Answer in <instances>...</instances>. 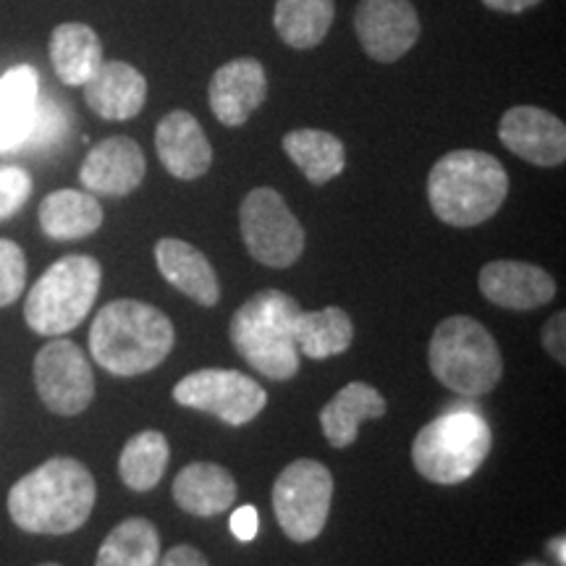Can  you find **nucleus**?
Segmentation results:
<instances>
[{
  "mask_svg": "<svg viewBox=\"0 0 566 566\" xmlns=\"http://www.w3.org/2000/svg\"><path fill=\"white\" fill-rule=\"evenodd\" d=\"M294 342L307 359H328L344 354L354 342L352 317L342 307H325L296 315Z\"/></svg>",
  "mask_w": 566,
  "mask_h": 566,
  "instance_id": "nucleus-26",
  "label": "nucleus"
},
{
  "mask_svg": "<svg viewBox=\"0 0 566 566\" xmlns=\"http://www.w3.org/2000/svg\"><path fill=\"white\" fill-rule=\"evenodd\" d=\"M478 286L495 307L535 310L556 296L554 275L533 263L520 260H493L478 275Z\"/></svg>",
  "mask_w": 566,
  "mask_h": 566,
  "instance_id": "nucleus-14",
  "label": "nucleus"
},
{
  "mask_svg": "<svg viewBox=\"0 0 566 566\" xmlns=\"http://www.w3.org/2000/svg\"><path fill=\"white\" fill-rule=\"evenodd\" d=\"M493 436L475 409H451L417 433L412 446L415 470L436 485L470 480L491 454Z\"/></svg>",
  "mask_w": 566,
  "mask_h": 566,
  "instance_id": "nucleus-6",
  "label": "nucleus"
},
{
  "mask_svg": "<svg viewBox=\"0 0 566 566\" xmlns=\"http://www.w3.org/2000/svg\"><path fill=\"white\" fill-rule=\"evenodd\" d=\"M212 116L223 126H242L260 108L268 95V76L263 63L237 59L226 63L210 80Z\"/></svg>",
  "mask_w": 566,
  "mask_h": 566,
  "instance_id": "nucleus-16",
  "label": "nucleus"
},
{
  "mask_svg": "<svg viewBox=\"0 0 566 566\" xmlns=\"http://www.w3.org/2000/svg\"><path fill=\"white\" fill-rule=\"evenodd\" d=\"M51 61L63 84L84 87L103 63L101 38L87 24L66 21L51 34Z\"/></svg>",
  "mask_w": 566,
  "mask_h": 566,
  "instance_id": "nucleus-22",
  "label": "nucleus"
},
{
  "mask_svg": "<svg viewBox=\"0 0 566 566\" xmlns=\"http://www.w3.org/2000/svg\"><path fill=\"white\" fill-rule=\"evenodd\" d=\"M258 530H260V520H258V512H254V506H242L231 514V533L233 537H239V541H254Z\"/></svg>",
  "mask_w": 566,
  "mask_h": 566,
  "instance_id": "nucleus-34",
  "label": "nucleus"
},
{
  "mask_svg": "<svg viewBox=\"0 0 566 566\" xmlns=\"http://www.w3.org/2000/svg\"><path fill=\"white\" fill-rule=\"evenodd\" d=\"M247 250L260 265L292 268L304 252V229L271 187H258L239 208Z\"/></svg>",
  "mask_w": 566,
  "mask_h": 566,
  "instance_id": "nucleus-9",
  "label": "nucleus"
},
{
  "mask_svg": "<svg viewBox=\"0 0 566 566\" xmlns=\"http://www.w3.org/2000/svg\"><path fill=\"white\" fill-rule=\"evenodd\" d=\"M509 195V174L499 158L483 150L443 155L428 174L430 208L443 223L472 229L501 210Z\"/></svg>",
  "mask_w": 566,
  "mask_h": 566,
  "instance_id": "nucleus-3",
  "label": "nucleus"
},
{
  "mask_svg": "<svg viewBox=\"0 0 566 566\" xmlns=\"http://www.w3.org/2000/svg\"><path fill=\"white\" fill-rule=\"evenodd\" d=\"M491 11H501V13H522L533 6L541 3V0H483Z\"/></svg>",
  "mask_w": 566,
  "mask_h": 566,
  "instance_id": "nucleus-36",
  "label": "nucleus"
},
{
  "mask_svg": "<svg viewBox=\"0 0 566 566\" xmlns=\"http://www.w3.org/2000/svg\"><path fill=\"white\" fill-rule=\"evenodd\" d=\"M428 365L438 384L467 399L491 394L504 375L499 344L491 331L467 315L438 323L428 346Z\"/></svg>",
  "mask_w": 566,
  "mask_h": 566,
  "instance_id": "nucleus-5",
  "label": "nucleus"
},
{
  "mask_svg": "<svg viewBox=\"0 0 566 566\" xmlns=\"http://www.w3.org/2000/svg\"><path fill=\"white\" fill-rule=\"evenodd\" d=\"M101 263L90 254H66L27 294V325L40 336H63L82 325L101 292Z\"/></svg>",
  "mask_w": 566,
  "mask_h": 566,
  "instance_id": "nucleus-7",
  "label": "nucleus"
},
{
  "mask_svg": "<svg viewBox=\"0 0 566 566\" xmlns=\"http://www.w3.org/2000/svg\"><path fill=\"white\" fill-rule=\"evenodd\" d=\"M147 163L142 147L129 137L103 139L82 163L80 179L90 195L126 197L145 179Z\"/></svg>",
  "mask_w": 566,
  "mask_h": 566,
  "instance_id": "nucleus-15",
  "label": "nucleus"
},
{
  "mask_svg": "<svg viewBox=\"0 0 566 566\" xmlns=\"http://www.w3.org/2000/svg\"><path fill=\"white\" fill-rule=\"evenodd\" d=\"M499 137L504 147L533 166L554 168L566 160L564 122L535 105L509 108L499 124Z\"/></svg>",
  "mask_w": 566,
  "mask_h": 566,
  "instance_id": "nucleus-13",
  "label": "nucleus"
},
{
  "mask_svg": "<svg viewBox=\"0 0 566 566\" xmlns=\"http://www.w3.org/2000/svg\"><path fill=\"white\" fill-rule=\"evenodd\" d=\"M40 566H61V564H40Z\"/></svg>",
  "mask_w": 566,
  "mask_h": 566,
  "instance_id": "nucleus-38",
  "label": "nucleus"
},
{
  "mask_svg": "<svg viewBox=\"0 0 566 566\" xmlns=\"http://www.w3.org/2000/svg\"><path fill=\"white\" fill-rule=\"evenodd\" d=\"M527 566H541V564H527Z\"/></svg>",
  "mask_w": 566,
  "mask_h": 566,
  "instance_id": "nucleus-39",
  "label": "nucleus"
},
{
  "mask_svg": "<svg viewBox=\"0 0 566 566\" xmlns=\"http://www.w3.org/2000/svg\"><path fill=\"white\" fill-rule=\"evenodd\" d=\"M334 0H279L273 24L279 38L296 51L321 45L334 24Z\"/></svg>",
  "mask_w": 566,
  "mask_h": 566,
  "instance_id": "nucleus-27",
  "label": "nucleus"
},
{
  "mask_svg": "<svg viewBox=\"0 0 566 566\" xmlns=\"http://www.w3.org/2000/svg\"><path fill=\"white\" fill-rule=\"evenodd\" d=\"M334 499V475L315 459H296L275 478L273 512L283 535L294 543H310L325 530Z\"/></svg>",
  "mask_w": 566,
  "mask_h": 566,
  "instance_id": "nucleus-8",
  "label": "nucleus"
},
{
  "mask_svg": "<svg viewBox=\"0 0 566 566\" xmlns=\"http://www.w3.org/2000/svg\"><path fill=\"white\" fill-rule=\"evenodd\" d=\"M155 265L163 273V279L195 300L202 307H216L221 300V286H218L216 268L210 260L181 239H160L155 244Z\"/></svg>",
  "mask_w": 566,
  "mask_h": 566,
  "instance_id": "nucleus-19",
  "label": "nucleus"
},
{
  "mask_svg": "<svg viewBox=\"0 0 566 566\" xmlns=\"http://www.w3.org/2000/svg\"><path fill=\"white\" fill-rule=\"evenodd\" d=\"M283 153L315 187L334 181L346 166L344 142L323 129H294L283 137Z\"/></svg>",
  "mask_w": 566,
  "mask_h": 566,
  "instance_id": "nucleus-25",
  "label": "nucleus"
},
{
  "mask_svg": "<svg viewBox=\"0 0 566 566\" xmlns=\"http://www.w3.org/2000/svg\"><path fill=\"white\" fill-rule=\"evenodd\" d=\"M168 459H171L168 438L158 430H142L126 441L122 457H118V475L126 488L147 493L166 475Z\"/></svg>",
  "mask_w": 566,
  "mask_h": 566,
  "instance_id": "nucleus-29",
  "label": "nucleus"
},
{
  "mask_svg": "<svg viewBox=\"0 0 566 566\" xmlns=\"http://www.w3.org/2000/svg\"><path fill=\"white\" fill-rule=\"evenodd\" d=\"M566 315L564 313H556L551 321L543 325V346H546V352L551 357L556 359L558 365H566Z\"/></svg>",
  "mask_w": 566,
  "mask_h": 566,
  "instance_id": "nucleus-33",
  "label": "nucleus"
},
{
  "mask_svg": "<svg viewBox=\"0 0 566 566\" xmlns=\"http://www.w3.org/2000/svg\"><path fill=\"white\" fill-rule=\"evenodd\" d=\"M32 195V176L19 166H0V221L17 216Z\"/></svg>",
  "mask_w": 566,
  "mask_h": 566,
  "instance_id": "nucleus-32",
  "label": "nucleus"
},
{
  "mask_svg": "<svg viewBox=\"0 0 566 566\" xmlns=\"http://www.w3.org/2000/svg\"><path fill=\"white\" fill-rule=\"evenodd\" d=\"M174 342L168 315L139 300L105 304L90 328L92 359L118 378L155 370L171 354Z\"/></svg>",
  "mask_w": 566,
  "mask_h": 566,
  "instance_id": "nucleus-2",
  "label": "nucleus"
},
{
  "mask_svg": "<svg viewBox=\"0 0 566 566\" xmlns=\"http://www.w3.org/2000/svg\"><path fill=\"white\" fill-rule=\"evenodd\" d=\"M34 386L51 412L74 417L95 399V375L84 352L69 338L48 342L34 357Z\"/></svg>",
  "mask_w": 566,
  "mask_h": 566,
  "instance_id": "nucleus-11",
  "label": "nucleus"
},
{
  "mask_svg": "<svg viewBox=\"0 0 566 566\" xmlns=\"http://www.w3.org/2000/svg\"><path fill=\"white\" fill-rule=\"evenodd\" d=\"M158 566H210L195 546H174L168 554H160Z\"/></svg>",
  "mask_w": 566,
  "mask_h": 566,
  "instance_id": "nucleus-35",
  "label": "nucleus"
},
{
  "mask_svg": "<svg viewBox=\"0 0 566 566\" xmlns=\"http://www.w3.org/2000/svg\"><path fill=\"white\" fill-rule=\"evenodd\" d=\"M359 45L380 63L399 61L420 38V19L409 0H363L354 13Z\"/></svg>",
  "mask_w": 566,
  "mask_h": 566,
  "instance_id": "nucleus-12",
  "label": "nucleus"
},
{
  "mask_svg": "<svg viewBox=\"0 0 566 566\" xmlns=\"http://www.w3.org/2000/svg\"><path fill=\"white\" fill-rule=\"evenodd\" d=\"M84 101L105 122H129L145 108L147 82L132 63L103 61L84 84Z\"/></svg>",
  "mask_w": 566,
  "mask_h": 566,
  "instance_id": "nucleus-18",
  "label": "nucleus"
},
{
  "mask_svg": "<svg viewBox=\"0 0 566 566\" xmlns=\"http://www.w3.org/2000/svg\"><path fill=\"white\" fill-rule=\"evenodd\" d=\"M160 533L150 520L132 516L105 535L95 566H158Z\"/></svg>",
  "mask_w": 566,
  "mask_h": 566,
  "instance_id": "nucleus-28",
  "label": "nucleus"
},
{
  "mask_svg": "<svg viewBox=\"0 0 566 566\" xmlns=\"http://www.w3.org/2000/svg\"><path fill=\"white\" fill-rule=\"evenodd\" d=\"M69 129H71L69 111L63 108L59 101H53V97H45V101H40L38 97L30 132H27V137L21 142L19 150H48V147L59 145V142L69 134Z\"/></svg>",
  "mask_w": 566,
  "mask_h": 566,
  "instance_id": "nucleus-30",
  "label": "nucleus"
},
{
  "mask_svg": "<svg viewBox=\"0 0 566 566\" xmlns=\"http://www.w3.org/2000/svg\"><path fill=\"white\" fill-rule=\"evenodd\" d=\"M40 97V76L32 66H17L0 76V153L19 150L30 132Z\"/></svg>",
  "mask_w": 566,
  "mask_h": 566,
  "instance_id": "nucleus-23",
  "label": "nucleus"
},
{
  "mask_svg": "<svg viewBox=\"0 0 566 566\" xmlns=\"http://www.w3.org/2000/svg\"><path fill=\"white\" fill-rule=\"evenodd\" d=\"M386 415V399L378 388L363 380L346 384L334 399L321 409V430L334 449H346L357 441L359 424Z\"/></svg>",
  "mask_w": 566,
  "mask_h": 566,
  "instance_id": "nucleus-20",
  "label": "nucleus"
},
{
  "mask_svg": "<svg viewBox=\"0 0 566 566\" xmlns=\"http://www.w3.org/2000/svg\"><path fill=\"white\" fill-rule=\"evenodd\" d=\"M174 401L187 409H200L226 424L252 422L268 405L265 388L250 375L239 370H208L189 373L174 386Z\"/></svg>",
  "mask_w": 566,
  "mask_h": 566,
  "instance_id": "nucleus-10",
  "label": "nucleus"
},
{
  "mask_svg": "<svg viewBox=\"0 0 566 566\" xmlns=\"http://www.w3.org/2000/svg\"><path fill=\"white\" fill-rule=\"evenodd\" d=\"M302 307L279 289L252 294L231 317V342L252 370L271 380H292L302 354L294 342V323Z\"/></svg>",
  "mask_w": 566,
  "mask_h": 566,
  "instance_id": "nucleus-4",
  "label": "nucleus"
},
{
  "mask_svg": "<svg viewBox=\"0 0 566 566\" xmlns=\"http://www.w3.org/2000/svg\"><path fill=\"white\" fill-rule=\"evenodd\" d=\"M42 231L59 242L84 239L103 226V208L95 195L80 189H59L40 205Z\"/></svg>",
  "mask_w": 566,
  "mask_h": 566,
  "instance_id": "nucleus-24",
  "label": "nucleus"
},
{
  "mask_svg": "<svg viewBox=\"0 0 566 566\" xmlns=\"http://www.w3.org/2000/svg\"><path fill=\"white\" fill-rule=\"evenodd\" d=\"M551 554H554V558L558 562V566H566V554H564V535H558L556 541L548 543Z\"/></svg>",
  "mask_w": 566,
  "mask_h": 566,
  "instance_id": "nucleus-37",
  "label": "nucleus"
},
{
  "mask_svg": "<svg viewBox=\"0 0 566 566\" xmlns=\"http://www.w3.org/2000/svg\"><path fill=\"white\" fill-rule=\"evenodd\" d=\"M155 150L168 174L181 181L200 179L212 163L208 134L192 113L171 111L155 129Z\"/></svg>",
  "mask_w": 566,
  "mask_h": 566,
  "instance_id": "nucleus-17",
  "label": "nucleus"
},
{
  "mask_svg": "<svg viewBox=\"0 0 566 566\" xmlns=\"http://www.w3.org/2000/svg\"><path fill=\"white\" fill-rule=\"evenodd\" d=\"M97 501L95 478L69 457L48 459L9 493L13 525L32 535H69L90 520Z\"/></svg>",
  "mask_w": 566,
  "mask_h": 566,
  "instance_id": "nucleus-1",
  "label": "nucleus"
},
{
  "mask_svg": "<svg viewBox=\"0 0 566 566\" xmlns=\"http://www.w3.org/2000/svg\"><path fill=\"white\" fill-rule=\"evenodd\" d=\"M27 286V258L11 239H0V307H9Z\"/></svg>",
  "mask_w": 566,
  "mask_h": 566,
  "instance_id": "nucleus-31",
  "label": "nucleus"
},
{
  "mask_svg": "<svg viewBox=\"0 0 566 566\" xmlns=\"http://www.w3.org/2000/svg\"><path fill=\"white\" fill-rule=\"evenodd\" d=\"M174 501L192 516H216L237 501V480L212 462L187 464L174 480Z\"/></svg>",
  "mask_w": 566,
  "mask_h": 566,
  "instance_id": "nucleus-21",
  "label": "nucleus"
}]
</instances>
